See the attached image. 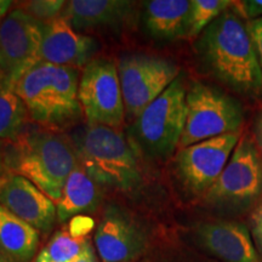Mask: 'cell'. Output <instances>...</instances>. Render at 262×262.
Listing matches in <instances>:
<instances>
[{
  "label": "cell",
  "instance_id": "cell-1",
  "mask_svg": "<svg viewBox=\"0 0 262 262\" xmlns=\"http://www.w3.org/2000/svg\"><path fill=\"white\" fill-rule=\"evenodd\" d=\"M196 50L206 70L229 89L249 96L262 91V70L253 38L247 22L231 9L205 28Z\"/></svg>",
  "mask_w": 262,
  "mask_h": 262
},
{
  "label": "cell",
  "instance_id": "cell-2",
  "mask_svg": "<svg viewBox=\"0 0 262 262\" xmlns=\"http://www.w3.org/2000/svg\"><path fill=\"white\" fill-rule=\"evenodd\" d=\"M4 155L9 172L28 179L55 204L60 201L68 176L78 165L71 140L44 127L26 129Z\"/></svg>",
  "mask_w": 262,
  "mask_h": 262
},
{
  "label": "cell",
  "instance_id": "cell-3",
  "mask_svg": "<svg viewBox=\"0 0 262 262\" xmlns=\"http://www.w3.org/2000/svg\"><path fill=\"white\" fill-rule=\"evenodd\" d=\"M79 80L78 68L40 62L16 84L15 91L33 122L47 130H66L84 118Z\"/></svg>",
  "mask_w": 262,
  "mask_h": 262
},
{
  "label": "cell",
  "instance_id": "cell-4",
  "mask_svg": "<svg viewBox=\"0 0 262 262\" xmlns=\"http://www.w3.org/2000/svg\"><path fill=\"white\" fill-rule=\"evenodd\" d=\"M78 164L100 187L124 193L137 191L142 175L136 153L119 129L89 125L71 136Z\"/></svg>",
  "mask_w": 262,
  "mask_h": 262
},
{
  "label": "cell",
  "instance_id": "cell-5",
  "mask_svg": "<svg viewBox=\"0 0 262 262\" xmlns=\"http://www.w3.org/2000/svg\"><path fill=\"white\" fill-rule=\"evenodd\" d=\"M186 95L179 77L134 120L131 133L147 156L166 159L179 148L186 125Z\"/></svg>",
  "mask_w": 262,
  "mask_h": 262
},
{
  "label": "cell",
  "instance_id": "cell-6",
  "mask_svg": "<svg viewBox=\"0 0 262 262\" xmlns=\"http://www.w3.org/2000/svg\"><path fill=\"white\" fill-rule=\"evenodd\" d=\"M243 122V108L237 100L217 88L193 81L186 95V125L179 149L239 133Z\"/></svg>",
  "mask_w": 262,
  "mask_h": 262
},
{
  "label": "cell",
  "instance_id": "cell-7",
  "mask_svg": "<svg viewBox=\"0 0 262 262\" xmlns=\"http://www.w3.org/2000/svg\"><path fill=\"white\" fill-rule=\"evenodd\" d=\"M117 67L129 120H135L179 78V67L173 62L152 55H123Z\"/></svg>",
  "mask_w": 262,
  "mask_h": 262
},
{
  "label": "cell",
  "instance_id": "cell-8",
  "mask_svg": "<svg viewBox=\"0 0 262 262\" xmlns=\"http://www.w3.org/2000/svg\"><path fill=\"white\" fill-rule=\"evenodd\" d=\"M262 195V156L250 135L241 137L227 165L205 193L209 204L244 208Z\"/></svg>",
  "mask_w": 262,
  "mask_h": 262
},
{
  "label": "cell",
  "instance_id": "cell-9",
  "mask_svg": "<svg viewBox=\"0 0 262 262\" xmlns=\"http://www.w3.org/2000/svg\"><path fill=\"white\" fill-rule=\"evenodd\" d=\"M44 24L16 8L0 21V78L6 86L16 84L41 62Z\"/></svg>",
  "mask_w": 262,
  "mask_h": 262
},
{
  "label": "cell",
  "instance_id": "cell-10",
  "mask_svg": "<svg viewBox=\"0 0 262 262\" xmlns=\"http://www.w3.org/2000/svg\"><path fill=\"white\" fill-rule=\"evenodd\" d=\"M78 98L86 124L113 129H119L123 125L125 107L114 61L96 58L84 67Z\"/></svg>",
  "mask_w": 262,
  "mask_h": 262
},
{
  "label": "cell",
  "instance_id": "cell-11",
  "mask_svg": "<svg viewBox=\"0 0 262 262\" xmlns=\"http://www.w3.org/2000/svg\"><path fill=\"white\" fill-rule=\"evenodd\" d=\"M239 140L241 133L226 134L179 149L175 168L183 187L192 194H205L220 178Z\"/></svg>",
  "mask_w": 262,
  "mask_h": 262
},
{
  "label": "cell",
  "instance_id": "cell-12",
  "mask_svg": "<svg viewBox=\"0 0 262 262\" xmlns=\"http://www.w3.org/2000/svg\"><path fill=\"white\" fill-rule=\"evenodd\" d=\"M0 205L40 233L50 232L57 219L56 204L28 179L14 172L0 176Z\"/></svg>",
  "mask_w": 262,
  "mask_h": 262
},
{
  "label": "cell",
  "instance_id": "cell-13",
  "mask_svg": "<svg viewBox=\"0 0 262 262\" xmlns=\"http://www.w3.org/2000/svg\"><path fill=\"white\" fill-rule=\"evenodd\" d=\"M94 242L102 262H129L145 248L142 231L116 205L106 209L95 232Z\"/></svg>",
  "mask_w": 262,
  "mask_h": 262
},
{
  "label": "cell",
  "instance_id": "cell-14",
  "mask_svg": "<svg viewBox=\"0 0 262 262\" xmlns=\"http://www.w3.org/2000/svg\"><path fill=\"white\" fill-rule=\"evenodd\" d=\"M97 49L98 42L93 37L75 31L63 16L44 24L41 62L62 67H86Z\"/></svg>",
  "mask_w": 262,
  "mask_h": 262
},
{
  "label": "cell",
  "instance_id": "cell-15",
  "mask_svg": "<svg viewBox=\"0 0 262 262\" xmlns=\"http://www.w3.org/2000/svg\"><path fill=\"white\" fill-rule=\"evenodd\" d=\"M203 248L224 262H262L248 227L235 221H211L195 229Z\"/></svg>",
  "mask_w": 262,
  "mask_h": 262
},
{
  "label": "cell",
  "instance_id": "cell-16",
  "mask_svg": "<svg viewBox=\"0 0 262 262\" xmlns=\"http://www.w3.org/2000/svg\"><path fill=\"white\" fill-rule=\"evenodd\" d=\"M135 3L126 0H72L62 16L77 32L118 31L135 19Z\"/></svg>",
  "mask_w": 262,
  "mask_h": 262
},
{
  "label": "cell",
  "instance_id": "cell-17",
  "mask_svg": "<svg viewBox=\"0 0 262 262\" xmlns=\"http://www.w3.org/2000/svg\"><path fill=\"white\" fill-rule=\"evenodd\" d=\"M189 12L188 0H152L145 5L143 25L153 38L176 40L187 37Z\"/></svg>",
  "mask_w": 262,
  "mask_h": 262
},
{
  "label": "cell",
  "instance_id": "cell-18",
  "mask_svg": "<svg viewBox=\"0 0 262 262\" xmlns=\"http://www.w3.org/2000/svg\"><path fill=\"white\" fill-rule=\"evenodd\" d=\"M40 232L0 205V250L12 262H28L37 254Z\"/></svg>",
  "mask_w": 262,
  "mask_h": 262
},
{
  "label": "cell",
  "instance_id": "cell-19",
  "mask_svg": "<svg viewBox=\"0 0 262 262\" xmlns=\"http://www.w3.org/2000/svg\"><path fill=\"white\" fill-rule=\"evenodd\" d=\"M100 186L78 164L66 181L60 201L56 203L58 221L96 210L100 204Z\"/></svg>",
  "mask_w": 262,
  "mask_h": 262
},
{
  "label": "cell",
  "instance_id": "cell-20",
  "mask_svg": "<svg viewBox=\"0 0 262 262\" xmlns=\"http://www.w3.org/2000/svg\"><path fill=\"white\" fill-rule=\"evenodd\" d=\"M27 107L15 89L0 85V141L14 142L27 129Z\"/></svg>",
  "mask_w": 262,
  "mask_h": 262
},
{
  "label": "cell",
  "instance_id": "cell-21",
  "mask_svg": "<svg viewBox=\"0 0 262 262\" xmlns=\"http://www.w3.org/2000/svg\"><path fill=\"white\" fill-rule=\"evenodd\" d=\"M93 248L89 238L58 231L39 251L35 262H74L89 253Z\"/></svg>",
  "mask_w": 262,
  "mask_h": 262
},
{
  "label": "cell",
  "instance_id": "cell-22",
  "mask_svg": "<svg viewBox=\"0 0 262 262\" xmlns=\"http://www.w3.org/2000/svg\"><path fill=\"white\" fill-rule=\"evenodd\" d=\"M231 0H191L187 38L202 34L209 25L231 8Z\"/></svg>",
  "mask_w": 262,
  "mask_h": 262
},
{
  "label": "cell",
  "instance_id": "cell-23",
  "mask_svg": "<svg viewBox=\"0 0 262 262\" xmlns=\"http://www.w3.org/2000/svg\"><path fill=\"white\" fill-rule=\"evenodd\" d=\"M67 2L63 0H32L21 3L19 9L39 22L47 24L63 14Z\"/></svg>",
  "mask_w": 262,
  "mask_h": 262
},
{
  "label": "cell",
  "instance_id": "cell-24",
  "mask_svg": "<svg viewBox=\"0 0 262 262\" xmlns=\"http://www.w3.org/2000/svg\"><path fill=\"white\" fill-rule=\"evenodd\" d=\"M238 17L251 22L262 17V0H238L232 2L231 8Z\"/></svg>",
  "mask_w": 262,
  "mask_h": 262
},
{
  "label": "cell",
  "instance_id": "cell-25",
  "mask_svg": "<svg viewBox=\"0 0 262 262\" xmlns=\"http://www.w3.org/2000/svg\"><path fill=\"white\" fill-rule=\"evenodd\" d=\"M247 25L251 38H253L255 51H256L258 62H260L262 70V17L255 19V21L247 22Z\"/></svg>",
  "mask_w": 262,
  "mask_h": 262
},
{
  "label": "cell",
  "instance_id": "cell-26",
  "mask_svg": "<svg viewBox=\"0 0 262 262\" xmlns=\"http://www.w3.org/2000/svg\"><path fill=\"white\" fill-rule=\"evenodd\" d=\"M251 229L258 250L262 254V203H260L251 215Z\"/></svg>",
  "mask_w": 262,
  "mask_h": 262
},
{
  "label": "cell",
  "instance_id": "cell-27",
  "mask_svg": "<svg viewBox=\"0 0 262 262\" xmlns=\"http://www.w3.org/2000/svg\"><path fill=\"white\" fill-rule=\"evenodd\" d=\"M254 136H255V143H256L257 148L260 150L262 156V112L258 114L256 119H255Z\"/></svg>",
  "mask_w": 262,
  "mask_h": 262
},
{
  "label": "cell",
  "instance_id": "cell-28",
  "mask_svg": "<svg viewBox=\"0 0 262 262\" xmlns=\"http://www.w3.org/2000/svg\"><path fill=\"white\" fill-rule=\"evenodd\" d=\"M12 2H5V0H0V21L9 14V10L11 8Z\"/></svg>",
  "mask_w": 262,
  "mask_h": 262
},
{
  "label": "cell",
  "instance_id": "cell-29",
  "mask_svg": "<svg viewBox=\"0 0 262 262\" xmlns=\"http://www.w3.org/2000/svg\"><path fill=\"white\" fill-rule=\"evenodd\" d=\"M74 262H98L96 255H95L94 249H91L89 253H86L84 256H81L79 260L74 261Z\"/></svg>",
  "mask_w": 262,
  "mask_h": 262
},
{
  "label": "cell",
  "instance_id": "cell-30",
  "mask_svg": "<svg viewBox=\"0 0 262 262\" xmlns=\"http://www.w3.org/2000/svg\"><path fill=\"white\" fill-rule=\"evenodd\" d=\"M4 146H3V141H0V176L3 175L5 168V155H4Z\"/></svg>",
  "mask_w": 262,
  "mask_h": 262
},
{
  "label": "cell",
  "instance_id": "cell-31",
  "mask_svg": "<svg viewBox=\"0 0 262 262\" xmlns=\"http://www.w3.org/2000/svg\"><path fill=\"white\" fill-rule=\"evenodd\" d=\"M0 262H12V261L10 260V258L6 256V255L3 253L2 250H0Z\"/></svg>",
  "mask_w": 262,
  "mask_h": 262
},
{
  "label": "cell",
  "instance_id": "cell-32",
  "mask_svg": "<svg viewBox=\"0 0 262 262\" xmlns=\"http://www.w3.org/2000/svg\"><path fill=\"white\" fill-rule=\"evenodd\" d=\"M2 84H4V83H3V80H2V78H0V85H2ZM5 85V84H4Z\"/></svg>",
  "mask_w": 262,
  "mask_h": 262
}]
</instances>
